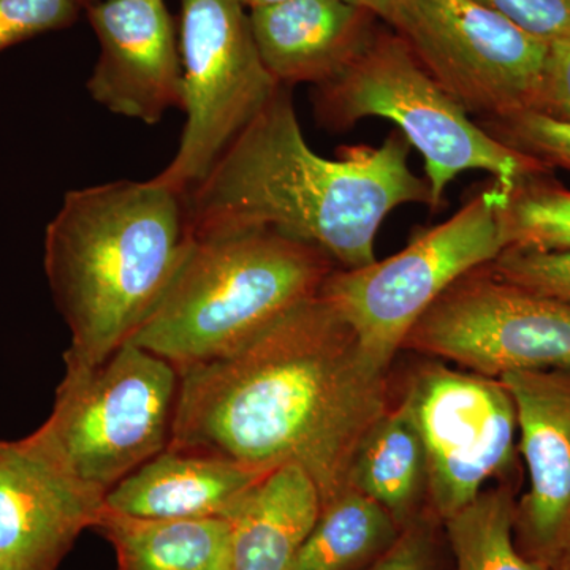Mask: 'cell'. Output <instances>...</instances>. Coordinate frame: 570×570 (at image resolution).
Here are the masks:
<instances>
[{
	"mask_svg": "<svg viewBox=\"0 0 570 570\" xmlns=\"http://www.w3.org/2000/svg\"><path fill=\"white\" fill-rule=\"evenodd\" d=\"M387 24L469 116L535 111L550 45L478 0H397Z\"/></svg>",
	"mask_w": 570,
	"mask_h": 570,
	"instance_id": "obj_9",
	"label": "cell"
},
{
	"mask_svg": "<svg viewBox=\"0 0 570 570\" xmlns=\"http://www.w3.org/2000/svg\"><path fill=\"white\" fill-rule=\"evenodd\" d=\"M321 512V493L302 468L266 472L228 515V570H291Z\"/></svg>",
	"mask_w": 570,
	"mask_h": 570,
	"instance_id": "obj_17",
	"label": "cell"
},
{
	"mask_svg": "<svg viewBox=\"0 0 570 570\" xmlns=\"http://www.w3.org/2000/svg\"><path fill=\"white\" fill-rule=\"evenodd\" d=\"M403 348L497 379L570 367V302L505 283L480 266L450 285Z\"/></svg>",
	"mask_w": 570,
	"mask_h": 570,
	"instance_id": "obj_10",
	"label": "cell"
},
{
	"mask_svg": "<svg viewBox=\"0 0 570 570\" xmlns=\"http://www.w3.org/2000/svg\"><path fill=\"white\" fill-rule=\"evenodd\" d=\"M179 51L187 119L174 160L156 179L187 194L279 85L262 62L249 14L235 0H181Z\"/></svg>",
	"mask_w": 570,
	"mask_h": 570,
	"instance_id": "obj_8",
	"label": "cell"
},
{
	"mask_svg": "<svg viewBox=\"0 0 570 570\" xmlns=\"http://www.w3.org/2000/svg\"><path fill=\"white\" fill-rule=\"evenodd\" d=\"M517 411L530 487L515 504V542L547 569L570 542V367L499 377Z\"/></svg>",
	"mask_w": 570,
	"mask_h": 570,
	"instance_id": "obj_12",
	"label": "cell"
},
{
	"mask_svg": "<svg viewBox=\"0 0 570 570\" xmlns=\"http://www.w3.org/2000/svg\"><path fill=\"white\" fill-rule=\"evenodd\" d=\"M313 104L318 124L330 130L351 129L365 118L395 124L412 148L422 153L433 212L463 171H485L502 189L550 174L546 165L472 121L406 41L387 29L377 28L365 50L335 80L316 86Z\"/></svg>",
	"mask_w": 570,
	"mask_h": 570,
	"instance_id": "obj_5",
	"label": "cell"
},
{
	"mask_svg": "<svg viewBox=\"0 0 570 570\" xmlns=\"http://www.w3.org/2000/svg\"><path fill=\"white\" fill-rule=\"evenodd\" d=\"M438 519L420 515L406 528L381 557L366 566V570H441L438 560Z\"/></svg>",
	"mask_w": 570,
	"mask_h": 570,
	"instance_id": "obj_27",
	"label": "cell"
},
{
	"mask_svg": "<svg viewBox=\"0 0 570 570\" xmlns=\"http://www.w3.org/2000/svg\"><path fill=\"white\" fill-rule=\"evenodd\" d=\"M543 43L570 41V0H478Z\"/></svg>",
	"mask_w": 570,
	"mask_h": 570,
	"instance_id": "obj_26",
	"label": "cell"
},
{
	"mask_svg": "<svg viewBox=\"0 0 570 570\" xmlns=\"http://www.w3.org/2000/svg\"><path fill=\"white\" fill-rule=\"evenodd\" d=\"M82 6H88V3L94 2V0H81Z\"/></svg>",
	"mask_w": 570,
	"mask_h": 570,
	"instance_id": "obj_32",
	"label": "cell"
},
{
	"mask_svg": "<svg viewBox=\"0 0 570 570\" xmlns=\"http://www.w3.org/2000/svg\"><path fill=\"white\" fill-rule=\"evenodd\" d=\"M179 377L168 448L258 471L295 464L316 483L322 508L352 490L356 459L392 409L387 371L318 295Z\"/></svg>",
	"mask_w": 570,
	"mask_h": 570,
	"instance_id": "obj_1",
	"label": "cell"
},
{
	"mask_svg": "<svg viewBox=\"0 0 570 570\" xmlns=\"http://www.w3.org/2000/svg\"><path fill=\"white\" fill-rule=\"evenodd\" d=\"M411 142L393 130L381 146L318 156L279 86L264 110L186 194L193 236L269 228L321 249L340 268L376 262L374 243L397 206L431 204L430 184L409 167Z\"/></svg>",
	"mask_w": 570,
	"mask_h": 570,
	"instance_id": "obj_2",
	"label": "cell"
},
{
	"mask_svg": "<svg viewBox=\"0 0 570 570\" xmlns=\"http://www.w3.org/2000/svg\"><path fill=\"white\" fill-rule=\"evenodd\" d=\"M392 517L355 489L322 508L291 570H355L371 564L400 535Z\"/></svg>",
	"mask_w": 570,
	"mask_h": 570,
	"instance_id": "obj_20",
	"label": "cell"
},
{
	"mask_svg": "<svg viewBox=\"0 0 570 570\" xmlns=\"http://www.w3.org/2000/svg\"><path fill=\"white\" fill-rule=\"evenodd\" d=\"M266 472L212 453L168 448L112 487L105 509L138 519H228Z\"/></svg>",
	"mask_w": 570,
	"mask_h": 570,
	"instance_id": "obj_16",
	"label": "cell"
},
{
	"mask_svg": "<svg viewBox=\"0 0 570 570\" xmlns=\"http://www.w3.org/2000/svg\"><path fill=\"white\" fill-rule=\"evenodd\" d=\"M81 0H0V55L77 20Z\"/></svg>",
	"mask_w": 570,
	"mask_h": 570,
	"instance_id": "obj_25",
	"label": "cell"
},
{
	"mask_svg": "<svg viewBox=\"0 0 570 570\" xmlns=\"http://www.w3.org/2000/svg\"><path fill=\"white\" fill-rule=\"evenodd\" d=\"M236 3L243 7V9L261 10L266 9V7L277 6V3H283L285 0H235Z\"/></svg>",
	"mask_w": 570,
	"mask_h": 570,
	"instance_id": "obj_30",
	"label": "cell"
},
{
	"mask_svg": "<svg viewBox=\"0 0 570 570\" xmlns=\"http://www.w3.org/2000/svg\"><path fill=\"white\" fill-rule=\"evenodd\" d=\"M501 202V186L493 181L401 253L362 268H336L326 277L318 296L351 326L379 370L389 373L411 330L450 285L505 249Z\"/></svg>",
	"mask_w": 570,
	"mask_h": 570,
	"instance_id": "obj_7",
	"label": "cell"
},
{
	"mask_svg": "<svg viewBox=\"0 0 570 570\" xmlns=\"http://www.w3.org/2000/svg\"><path fill=\"white\" fill-rule=\"evenodd\" d=\"M104 508L31 438L0 441V570L58 569Z\"/></svg>",
	"mask_w": 570,
	"mask_h": 570,
	"instance_id": "obj_14",
	"label": "cell"
},
{
	"mask_svg": "<svg viewBox=\"0 0 570 570\" xmlns=\"http://www.w3.org/2000/svg\"><path fill=\"white\" fill-rule=\"evenodd\" d=\"M336 268L317 247L269 228L193 236L159 305L130 343L178 371L212 362L316 298Z\"/></svg>",
	"mask_w": 570,
	"mask_h": 570,
	"instance_id": "obj_4",
	"label": "cell"
},
{
	"mask_svg": "<svg viewBox=\"0 0 570 570\" xmlns=\"http://www.w3.org/2000/svg\"><path fill=\"white\" fill-rule=\"evenodd\" d=\"M352 489L377 502L403 530L417 520L428 490L425 445L407 404L390 409L356 459Z\"/></svg>",
	"mask_w": 570,
	"mask_h": 570,
	"instance_id": "obj_19",
	"label": "cell"
},
{
	"mask_svg": "<svg viewBox=\"0 0 570 570\" xmlns=\"http://www.w3.org/2000/svg\"><path fill=\"white\" fill-rule=\"evenodd\" d=\"M249 20L262 62L285 88L335 80L377 31L376 14L344 0H285Z\"/></svg>",
	"mask_w": 570,
	"mask_h": 570,
	"instance_id": "obj_15",
	"label": "cell"
},
{
	"mask_svg": "<svg viewBox=\"0 0 570 570\" xmlns=\"http://www.w3.org/2000/svg\"><path fill=\"white\" fill-rule=\"evenodd\" d=\"M403 401L425 445L431 513L444 523L508 471L515 404L501 379L444 365L420 370Z\"/></svg>",
	"mask_w": 570,
	"mask_h": 570,
	"instance_id": "obj_11",
	"label": "cell"
},
{
	"mask_svg": "<svg viewBox=\"0 0 570 570\" xmlns=\"http://www.w3.org/2000/svg\"><path fill=\"white\" fill-rule=\"evenodd\" d=\"M480 126L509 148L532 157L547 168L570 171V122L540 112L482 121Z\"/></svg>",
	"mask_w": 570,
	"mask_h": 570,
	"instance_id": "obj_23",
	"label": "cell"
},
{
	"mask_svg": "<svg viewBox=\"0 0 570 570\" xmlns=\"http://www.w3.org/2000/svg\"><path fill=\"white\" fill-rule=\"evenodd\" d=\"M550 570H570V542L566 547L564 551L560 554L557 562L551 566Z\"/></svg>",
	"mask_w": 570,
	"mask_h": 570,
	"instance_id": "obj_31",
	"label": "cell"
},
{
	"mask_svg": "<svg viewBox=\"0 0 570 570\" xmlns=\"http://www.w3.org/2000/svg\"><path fill=\"white\" fill-rule=\"evenodd\" d=\"M344 2L352 3V6L360 7L376 14L377 18L390 21L393 10H395L397 0H344Z\"/></svg>",
	"mask_w": 570,
	"mask_h": 570,
	"instance_id": "obj_29",
	"label": "cell"
},
{
	"mask_svg": "<svg viewBox=\"0 0 570 570\" xmlns=\"http://www.w3.org/2000/svg\"><path fill=\"white\" fill-rule=\"evenodd\" d=\"M100 43L88 91L107 110L145 124L184 107L183 61L165 0H94Z\"/></svg>",
	"mask_w": 570,
	"mask_h": 570,
	"instance_id": "obj_13",
	"label": "cell"
},
{
	"mask_svg": "<svg viewBox=\"0 0 570 570\" xmlns=\"http://www.w3.org/2000/svg\"><path fill=\"white\" fill-rule=\"evenodd\" d=\"M487 266L505 283L570 302V250L535 253L504 249Z\"/></svg>",
	"mask_w": 570,
	"mask_h": 570,
	"instance_id": "obj_24",
	"label": "cell"
},
{
	"mask_svg": "<svg viewBox=\"0 0 570 570\" xmlns=\"http://www.w3.org/2000/svg\"><path fill=\"white\" fill-rule=\"evenodd\" d=\"M515 504L509 489L485 491L442 523L455 570H549L517 547Z\"/></svg>",
	"mask_w": 570,
	"mask_h": 570,
	"instance_id": "obj_21",
	"label": "cell"
},
{
	"mask_svg": "<svg viewBox=\"0 0 570 570\" xmlns=\"http://www.w3.org/2000/svg\"><path fill=\"white\" fill-rule=\"evenodd\" d=\"M499 224L505 249L566 253L570 250V190L551 181L549 174L502 189Z\"/></svg>",
	"mask_w": 570,
	"mask_h": 570,
	"instance_id": "obj_22",
	"label": "cell"
},
{
	"mask_svg": "<svg viewBox=\"0 0 570 570\" xmlns=\"http://www.w3.org/2000/svg\"><path fill=\"white\" fill-rule=\"evenodd\" d=\"M190 243L186 194L156 178L67 193L45 234V273L70 330L66 366L99 365L129 343Z\"/></svg>",
	"mask_w": 570,
	"mask_h": 570,
	"instance_id": "obj_3",
	"label": "cell"
},
{
	"mask_svg": "<svg viewBox=\"0 0 570 570\" xmlns=\"http://www.w3.org/2000/svg\"><path fill=\"white\" fill-rule=\"evenodd\" d=\"M570 122V41L551 45L535 111Z\"/></svg>",
	"mask_w": 570,
	"mask_h": 570,
	"instance_id": "obj_28",
	"label": "cell"
},
{
	"mask_svg": "<svg viewBox=\"0 0 570 570\" xmlns=\"http://www.w3.org/2000/svg\"><path fill=\"white\" fill-rule=\"evenodd\" d=\"M179 381L174 363L129 341L99 365L66 366L50 417L29 438L107 497L170 445Z\"/></svg>",
	"mask_w": 570,
	"mask_h": 570,
	"instance_id": "obj_6",
	"label": "cell"
},
{
	"mask_svg": "<svg viewBox=\"0 0 570 570\" xmlns=\"http://www.w3.org/2000/svg\"><path fill=\"white\" fill-rule=\"evenodd\" d=\"M94 530L111 543L118 570H228L227 519H138L104 508Z\"/></svg>",
	"mask_w": 570,
	"mask_h": 570,
	"instance_id": "obj_18",
	"label": "cell"
}]
</instances>
